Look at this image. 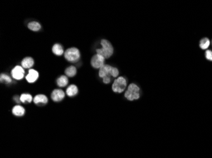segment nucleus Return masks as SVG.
Segmentation results:
<instances>
[{
	"label": "nucleus",
	"mask_w": 212,
	"mask_h": 158,
	"mask_svg": "<svg viewBox=\"0 0 212 158\" xmlns=\"http://www.w3.org/2000/svg\"><path fill=\"white\" fill-rule=\"evenodd\" d=\"M101 45H102V48L96 49V54L102 56L105 59L110 58L114 52V49L112 44L107 40L102 39L101 41Z\"/></svg>",
	"instance_id": "f257e3e1"
},
{
	"label": "nucleus",
	"mask_w": 212,
	"mask_h": 158,
	"mask_svg": "<svg viewBox=\"0 0 212 158\" xmlns=\"http://www.w3.org/2000/svg\"><path fill=\"white\" fill-rule=\"evenodd\" d=\"M140 96V88L135 83H131L128 86L125 94H124V96L129 101L139 99Z\"/></svg>",
	"instance_id": "f03ea898"
},
{
	"label": "nucleus",
	"mask_w": 212,
	"mask_h": 158,
	"mask_svg": "<svg viewBox=\"0 0 212 158\" xmlns=\"http://www.w3.org/2000/svg\"><path fill=\"white\" fill-rule=\"evenodd\" d=\"M119 74L118 70L115 68L113 67L108 65H105L102 68H100L99 75V77L101 78L104 77H110V76L113 77H118Z\"/></svg>",
	"instance_id": "7ed1b4c3"
},
{
	"label": "nucleus",
	"mask_w": 212,
	"mask_h": 158,
	"mask_svg": "<svg viewBox=\"0 0 212 158\" xmlns=\"http://www.w3.org/2000/svg\"><path fill=\"white\" fill-rule=\"evenodd\" d=\"M64 57L67 61L75 63L80 58V52L79 49L76 48H71L66 51L64 53Z\"/></svg>",
	"instance_id": "20e7f679"
},
{
	"label": "nucleus",
	"mask_w": 212,
	"mask_h": 158,
	"mask_svg": "<svg viewBox=\"0 0 212 158\" xmlns=\"http://www.w3.org/2000/svg\"><path fill=\"white\" fill-rule=\"evenodd\" d=\"M126 79L123 77H119L114 80L112 89L114 92L121 93L126 89Z\"/></svg>",
	"instance_id": "39448f33"
},
{
	"label": "nucleus",
	"mask_w": 212,
	"mask_h": 158,
	"mask_svg": "<svg viewBox=\"0 0 212 158\" xmlns=\"http://www.w3.org/2000/svg\"><path fill=\"white\" fill-rule=\"evenodd\" d=\"M105 58L102 56L96 54L91 59V66L95 68H101L105 65Z\"/></svg>",
	"instance_id": "423d86ee"
},
{
	"label": "nucleus",
	"mask_w": 212,
	"mask_h": 158,
	"mask_svg": "<svg viewBox=\"0 0 212 158\" xmlns=\"http://www.w3.org/2000/svg\"><path fill=\"white\" fill-rule=\"evenodd\" d=\"M25 72L24 70L22 67L20 66H17L12 70V77L17 79V80H20L24 77Z\"/></svg>",
	"instance_id": "0eeeda50"
},
{
	"label": "nucleus",
	"mask_w": 212,
	"mask_h": 158,
	"mask_svg": "<svg viewBox=\"0 0 212 158\" xmlns=\"http://www.w3.org/2000/svg\"><path fill=\"white\" fill-rule=\"evenodd\" d=\"M52 99L56 102L62 100L65 97V93L61 89H55L52 93Z\"/></svg>",
	"instance_id": "6e6552de"
},
{
	"label": "nucleus",
	"mask_w": 212,
	"mask_h": 158,
	"mask_svg": "<svg viewBox=\"0 0 212 158\" xmlns=\"http://www.w3.org/2000/svg\"><path fill=\"white\" fill-rule=\"evenodd\" d=\"M38 72L33 69H31L29 70L28 75L26 76V80L29 83H33L38 79Z\"/></svg>",
	"instance_id": "1a4fd4ad"
},
{
	"label": "nucleus",
	"mask_w": 212,
	"mask_h": 158,
	"mask_svg": "<svg viewBox=\"0 0 212 158\" xmlns=\"http://www.w3.org/2000/svg\"><path fill=\"white\" fill-rule=\"evenodd\" d=\"M34 103L35 104H46L48 102L47 97L43 94H39L34 97Z\"/></svg>",
	"instance_id": "9d476101"
},
{
	"label": "nucleus",
	"mask_w": 212,
	"mask_h": 158,
	"mask_svg": "<svg viewBox=\"0 0 212 158\" xmlns=\"http://www.w3.org/2000/svg\"><path fill=\"white\" fill-rule=\"evenodd\" d=\"M34 59L31 57H26L22 62V66L23 68H29L33 66Z\"/></svg>",
	"instance_id": "9b49d317"
},
{
	"label": "nucleus",
	"mask_w": 212,
	"mask_h": 158,
	"mask_svg": "<svg viewBox=\"0 0 212 158\" xmlns=\"http://www.w3.org/2000/svg\"><path fill=\"white\" fill-rule=\"evenodd\" d=\"M12 112L14 115L18 116V117H21V116H23L24 115L25 109L22 106L17 105L13 107V108L12 109Z\"/></svg>",
	"instance_id": "f8f14e48"
},
{
	"label": "nucleus",
	"mask_w": 212,
	"mask_h": 158,
	"mask_svg": "<svg viewBox=\"0 0 212 158\" xmlns=\"http://www.w3.org/2000/svg\"><path fill=\"white\" fill-rule=\"evenodd\" d=\"M52 51L55 54L60 56L64 53V49L61 44H55L52 48Z\"/></svg>",
	"instance_id": "ddd939ff"
},
{
	"label": "nucleus",
	"mask_w": 212,
	"mask_h": 158,
	"mask_svg": "<svg viewBox=\"0 0 212 158\" xmlns=\"http://www.w3.org/2000/svg\"><path fill=\"white\" fill-rule=\"evenodd\" d=\"M77 91H78L77 88L75 85H71L67 89L66 93L69 96L72 97L75 96L77 93Z\"/></svg>",
	"instance_id": "4468645a"
},
{
	"label": "nucleus",
	"mask_w": 212,
	"mask_h": 158,
	"mask_svg": "<svg viewBox=\"0 0 212 158\" xmlns=\"http://www.w3.org/2000/svg\"><path fill=\"white\" fill-rule=\"evenodd\" d=\"M210 44V41L208 38H202L200 43V47L202 49H207Z\"/></svg>",
	"instance_id": "2eb2a0df"
},
{
	"label": "nucleus",
	"mask_w": 212,
	"mask_h": 158,
	"mask_svg": "<svg viewBox=\"0 0 212 158\" xmlns=\"http://www.w3.org/2000/svg\"><path fill=\"white\" fill-rule=\"evenodd\" d=\"M57 85L59 87H65L68 83V78L66 76H61V77H59L57 79Z\"/></svg>",
	"instance_id": "dca6fc26"
},
{
	"label": "nucleus",
	"mask_w": 212,
	"mask_h": 158,
	"mask_svg": "<svg viewBox=\"0 0 212 158\" xmlns=\"http://www.w3.org/2000/svg\"><path fill=\"white\" fill-rule=\"evenodd\" d=\"M65 73L68 77H72L76 74V68L73 66L69 67L66 68V70H65Z\"/></svg>",
	"instance_id": "f3484780"
},
{
	"label": "nucleus",
	"mask_w": 212,
	"mask_h": 158,
	"mask_svg": "<svg viewBox=\"0 0 212 158\" xmlns=\"http://www.w3.org/2000/svg\"><path fill=\"white\" fill-rule=\"evenodd\" d=\"M20 99L22 103H31L33 100V97H32L31 95L29 94H23L20 96Z\"/></svg>",
	"instance_id": "a211bd4d"
},
{
	"label": "nucleus",
	"mask_w": 212,
	"mask_h": 158,
	"mask_svg": "<svg viewBox=\"0 0 212 158\" xmlns=\"http://www.w3.org/2000/svg\"><path fill=\"white\" fill-rule=\"evenodd\" d=\"M28 28L33 31H38L41 29V25L37 22H32L28 24Z\"/></svg>",
	"instance_id": "6ab92c4d"
},
{
	"label": "nucleus",
	"mask_w": 212,
	"mask_h": 158,
	"mask_svg": "<svg viewBox=\"0 0 212 158\" xmlns=\"http://www.w3.org/2000/svg\"><path fill=\"white\" fill-rule=\"evenodd\" d=\"M3 80L7 83H10L12 81L10 77L5 75V74H1V82H3Z\"/></svg>",
	"instance_id": "aec40b11"
},
{
	"label": "nucleus",
	"mask_w": 212,
	"mask_h": 158,
	"mask_svg": "<svg viewBox=\"0 0 212 158\" xmlns=\"http://www.w3.org/2000/svg\"><path fill=\"white\" fill-rule=\"evenodd\" d=\"M205 57L209 61H212V51L206 50L205 52Z\"/></svg>",
	"instance_id": "412c9836"
},
{
	"label": "nucleus",
	"mask_w": 212,
	"mask_h": 158,
	"mask_svg": "<svg viewBox=\"0 0 212 158\" xmlns=\"http://www.w3.org/2000/svg\"><path fill=\"white\" fill-rule=\"evenodd\" d=\"M110 80H111V79H110V77H104V78H103V82L105 83H110Z\"/></svg>",
	"instance_id": "4be33fe9"
},
{
	"label": "nucleus",
	"mask_w": 212,
	"mask_h": 158,
	"mask_svg": "<svg viewBox=\"0 0 212 158\" xmlns=\"http://www.w3.org/2000/svg\"><path fill=\"white\" fill-rule=\"evenodd\" d=\"M14 99H15V101L17 102V103H20V99H19V98H18V97H17V96H15V97H14Z\"/></svg>",
	"instance_id": "5701e85b"
},
{
	"label": "nucleus",
	"mask_w": 212,
	"mask_h": 158,
	"mask_svg": "<svg viewBox=\"0 0 212 158\" xmlns=\"http://www.w3.org/2000/svg\"><path fill=\"white\" fill-rule=\"evenodd\" d=\"M211 44H212V41H211Z\"/></svg>",
	"instance_id": "b1692460"
}]
</instances>
